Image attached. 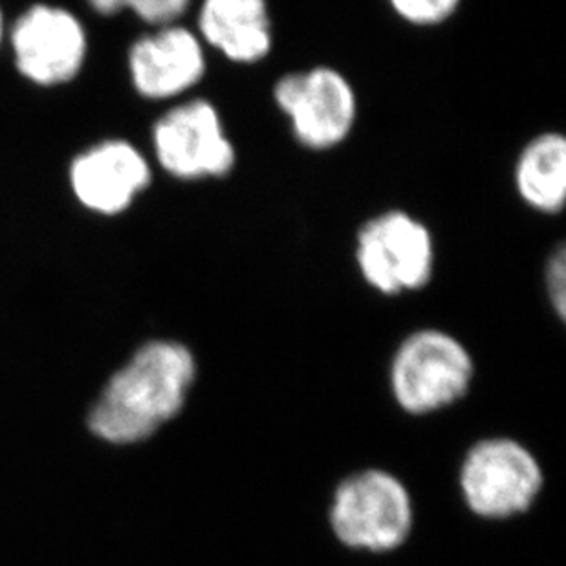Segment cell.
Here are the masks:
<instances>
[{
  "label": "cell",
  "mask_w": 566,
  "mask_h": 566,
  "mask_svg": "<svg viewBox=\"0 0 566 566\" xmlns=\"http://www.w3.org/2000/svg\"><path fill=\"white\" fill-rule=\"evenodd\" d=\"M2 33H4V21H2V11H0V43H2Z\"/></svg>",
  "instance_id": "16"
},
{
  "label": "cell",
  "mask_w": 566,
  "mask_h": 566,
  "mask_svg": "<svg viewBox=\"0 0 566 566\" xmlns=\"http://www.w3.org/2000/svg\"><path fill=\"white\" fill-rule=\"evenodd\" d=\"M195 376L186 345L147 343L103 390L88 418L92 431L113 443L149 439L182 411Z\"/></svg>",
  "instance_id": "1"
},
{
  "label": "cell",
  "mask_w": 566,
  "mask_h": 566,
  "mask_svg": "<svg viewBox=\"0 0 566 566\" xmlns=\"http://www.w3.org/2000/svg\"><path fill=\"white\" fill-rule=\"evenodd\" d=\"M88 4L103 15H114L128 8L145 22L166 27L186 13L191 0H88Z\"/></svg>",
  "instance_id": "13"
},
{
  "label": "cell",
  "mask_w": 566,
  "mask_h": 566,
  "mask_svg": "<svg viewBox=\"0 0 566 566\" xmlns=\"http://www.w3.org/2000/svg\"><path fill=\"white\" fill-rule=\"evenodd\" d=\"M354 261L370 289L392 297L418 292L431 283L437 244L418 217L403 209H389L359 228Z\"/></svg>",
  "instance_id": "3"
},
{
  "label": "cell",
  "mask_w": 566,
  "mask_h": 566,
  "mask_svg": "<svg viewBox=\"0 0 566 566\" xmlns=\"http://www.w3.org/2000/svg\"><path fill=\"white\" fill-rule=\"evenodd\" d=\"M475 376L470 350L439 328L412 332L390 361V389L409 415H429L464 398Z\"/></svg>",
  "instance_id": "2"
},
{
  "label": "cell",
  "mask_w": 566,
  "mask_h": 566,
  "mask_svg": "<svg viewBox=\"0 0 566 566\" xmlns=\"http://www.w3.org/2000/svg\"><path fill=\"white\" fill-rule=\"evenodd\" d=\"M149 161L133 144L108 139L77 156L70 166L75 198L94 213H124L139 192L149 188Z\"/></svg>",
  "instance_id": "10"
},
{
  "label": "cell",
  "mask_w": 566,
  "mask_h": 566,
  "mask_svg": "<svg viewBox=\"0 0 566 566\" xmlns=\"http://www.w3.org/2000/svg\"><path fill=\"white\" fill-rule=\"evenodd\" d=\"M273 102L305 149L332 150L347 142L358 122V94L332 66L289 72L273 85Z\"/></svg>",
  "instance_id": "5"
},
{
  "label": "cell",
  "mask_w": 566,
  "mask_h": 566,
  "mask_svg": "<svg viewBox=\"0 0 566 566\" xmlns=\"http://www.w3.org/2000/svg\"><path fill=\"white\" fill-rule=\"evenodd\" d=\"M15 66L35 85L69 83L86 55L85 30L77 17L55 6L35 4L11 30Z\"/></svg>",
  "instance_id": "8"
},
{
  "label": "cell",
  "mask_w": 566,
  "mask_h": 566,
  "mask_svg": "<svg viewBox=\"0 0 566 566\" xmlns=\"http://www.w3.org/2000/svg\"><path fill=\"white\" fill-rule=\"evenodd\" d=\"M198 38L231 63H261L273 49L268 0H202Z\"/></svg>",
  "instance_id": "11"
},
{
  "label": "cell",
  "mask_w": 566,
  "mask_h": 566,
  "mask_svg": "<svg viewBox=\"0 0 566 566\" xmlns=\"http://www.w3.org/2000/svg\"><path fill=\"white\" fill-rule=\"evenodd\" d=\"M206 69V46L198 33L175 22L138 39L128 52L134 88L153 102L182 96L202 81Z\"/></svg>",
  "instance_id": "9"
},
{
  "label": "cell",
  "mask_w": 566,
  "mask_h": 566,
  "mask_svg": "<svg viewBox=\"0 0 566 566\" xmlns=\"http://www.w3.org/2000/svg\"><path fill=\"white\" fill-rule=\"evenodd\" d=\"M545 286L548 300L559 319L566 315V253L565 247H557L546 261Z\"/></svg>",
  "instance_id": "15"
},
{
  "label": "cell",
  "mask_w": 566,
  "mask_h": 566,
  "mask_svg": "<svg viewBox=\"0 0 566 566\" xmlns=\"http://www.w3.org/2000/svg\"><path fill=\"white\" fill-rule=\"evenodd\" d=\"M153 145L161 169L184 182L224 178L237 166L219 108L202 97L167 111L153 128Z\"/></svg>",
  "instance_id": "7"
},
{
  "label": "cell",
  "mask_w": 566,
  "mask_h": 566,
  "mask_svg": "<svg viewBox=\"0 0 566 566\" xmlns=\"http://www.w3.org/2000/svg\"><path fill=\"white\" fill-rule=\"evenodd\" d=\"M390 10L406 24L417 28L440 27L459 11L462 0H387Z\"/></svg>",
  "instance_id": "14"
},
{
  "label": "cell",
  "mask_w": 566,
  "mask_h": 566,
  "mask_svg": "<svg viewBox=\"0 0 566 566\" xmlns=\"http://www.w3.org/2000/svg\"><path fill=\"white\" fill-rule=\"evenodd\" d=\"M459 482L471 512L501 521L528 512L539 497L545 476L539 462L523 443L488 439L468 451Z\"/></svg>",
  "instance_id": "6"
},
{
  "label": "cell",
  "mask_w": 566,
  "mask_h": 566,
  "mask_svg": "<svg viewBox=\"0 0 566 566\" xmlns=\"http://www.w3.org/2000/svg\"><path fill=\"white\" fill-rule=\"evenodd\" d=\"M415 523L411 495L389 471L365 470L336 488L331 526L337 541L353 551L385 554L400 548Z\"/></svg>",
  "instance_id": "4"
},
{
  "label": "cell",
  "mask_w": 566,
  "mask_h": 566,
  "mask_svg": "<svg viewBox=\"0 0 566 566\" xmlns=\"http://www.w3.org/2000/svg\"><path fill=\"white\" fill-rule=\"evenodd\" d=\"M513 186L524 206L554 217L566 202V138L546 130L526 142L513 167Z\"/></svg>",
  "instance_id": "12"
}]
</instances>
